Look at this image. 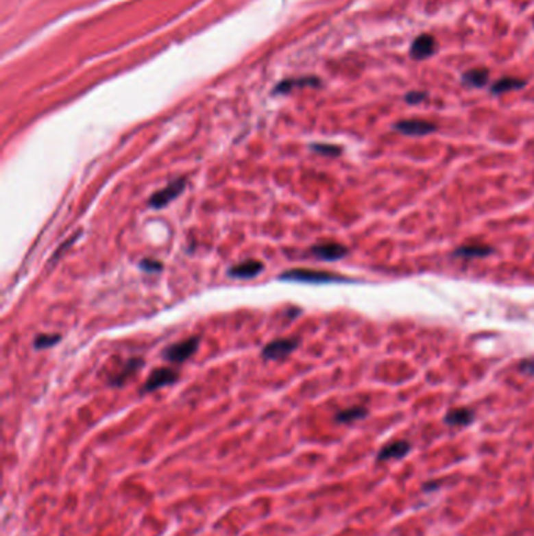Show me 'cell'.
<instances>
[{"label":"cell","instance_id":"8992f818","mask_svg":"<svg viewBox=\"0 0 534 536\" xmlns=\"http://www.w3.org/2000/svg\"><path fill=\"white\" fill-rule=\"evenodd\" d=\"M185 185H186L185 179L174 180V182L169 184L168 187H165L163 190H158L157 193L152 196V198L149 199V206L154 207V209H160V207H165L167 204H169V202L178 198L182 191H184Z\"/></svg>","mask_w":534,"mask_h":536},{"label":"cell","instance_id":"d6986e66","mask_svg":"<svg viewBox=\"0 0 534 536\" xmlns=\"http://www.w3.org/2000/svg\"><path fill=\"white\" fill-rule=\"evenodd\" d=\"M426 97H428V93H425V91H409L404 96V101L407 103H411V106H415V103H420V102L425 101Z\"/></svg>","mask_w":534,"mask_h":536},{"label":"cell","instance_id":"7a4b0ae2","mask_svg":"<svg viewBox=\"0 0 534 536\" xmlns=\"http://www.w3.org/2000/svg\"><path fill=\"white\" fill-rule=\"evenodd\" d=\"M197 347H199V339L197 337H190L185 339V341H180L178 343H173L171 347H168L163 352V358L169 361V363H175L180 364L191 358L193 354L196 353Z\"/></svg>","mask_w":534,"mask_h":536},{"label":"cell","instance_id":"44dd1931","mask_svg":"<svg viewBox=\"0 0 534 536\" xmlns=\"http://www.w3.org/2000/svg\"><path fill=\"white\" fill-rule=\"evenodd\" d=\"M140 267H141L145 271H160L162 268H163L160 262L152 260V259H145V260H141Z\"/></svg>","mask_w":534,"mask_h":536},{"label":"cell","instance_id":"6da1fadb","mask_svg":"<svg viewBox=\"0 0 534 536\" xmlns=\"http://www.w3.org/2000/svg\"><path fill=\"white\" fill-rule=\"evenodd\" d=\"M280 280H287V281H296V282H311V284H329V282H350V280H346L343 276L334 275V273H328V271H313V270H301V268H296V270H291L280 275Z\"/></svg>","mask_w":534,"mask_h":536},{"label":"cell","instance_id":"4fadbf2b","mask_svg":"<svg viewBox=\"0 0 534 536\" xmlns=\"http://www.w3.org/2000/svg\"><path fill=\"white\" fill-rule=\"evenodd\" d=\"M489 82V71L486 68H475L462 74V84L472 88H483Z\"/></svg>","mask_w":534,"mask_h":536},{"label":"cell","instance_id":"30bf717a","mask_svg":"<svg viewBox=\"0 0 534 536\" xmlns=\"http://www.w3.org/2000/svg\"><path fill=\"white\" fill-rule=\"evenodd\" d=\"M263 265L258 260H245L239 265H234L229 270V275L234 278H240V280H251L256 278L258 273H262Z\"/></svg>","mask_w":534,"mask_h":536},{"label":"cell","instance_id":"ac0fdd59","mask_svg":"<svg viewBox=\"0 0 534 536\" xmlns=\"http://www.w3.org/2000/svg\"><path fill=\"white\" fill-rule=\"evenodd\" d=\"M312 149L326 156H339L340 152H342V149H340L339 146H334V145H313Z\"/></svg>","mask_w":534,"mask_h":536},{"label":"cell","instance_id":"7c38bea8","mask_svg":"<svg viewBox=\"0 0 534 536\" xmlns=\"http://www.w3.org/2000/svg\"><path fill=\"white\" fill-rule=\"evenodd\" d=\"M444 420L450 426H469L475 420V413L469 408H456L448 411Z\"/></svg>","mask_w":534,"mask_h":536},{"label":"cell","instance_id":"ffe728a7","mask_svg":"<svg viewBox=\"0 0 534 536\" xmlns=\"http://www.w3.org/2000/svg\"><path fill=\"white\" fill-rule=\"evenodd\" d=\"M519 370L524 375L534 376V358H526L519 364Z\"/></svg>","mask_w":534,"mask_h":536},{"label":"cell","instance_id":"ba28073f","mask_svg":"<svg viewBox=\"0 0 534 536\" xmlns=\"http://www.w3.org/2000/svg\"><path fill=\"white\" fill-rule=\"evenodd\" d=\"M309 253L315 257V259L332 262L343 259V257L348 254V248H345V246L340 243H321L311 248Z\"/></svg>","mask_w":534,"mask_h":536},{"label":"cell","instance_id":"9c48e42d","mask_svg":"<svg viewBox=\"0 0 534 536\" xmlns=\"http://www.w3.org/2000/svg\"><path fill=\"white\" fill-rule=\"evenodd\" d=\"M411 452V444L407 441H393L384 446L378 453V461H389V459H401Z\"/></svg>","mask_w":534,"mask_h":536},{"label":"cell","instance_id":"5bb4252c","mask_svg":"<svg viewBox=\"0 0 534 536\" xmlns=\"http://www.w3.org/2000/svg\"><path fill=\"white\" fill-rule=\"evenodd\" d=\"M525 85H526L525 80H520L515 77H503L495 82V84L491 86V93L492 95H503V93L524 88Z\"/></svg>","mask_w":534,"mask_h":536},{"label":"cell","instance_id":"e0dca14e","mask_svg":"<svg viewBox=\"0 0 534 536\" xmlns=\"http://www.w3.org/2000/svg\"><path fill=\"white\" fill-rule=\"evenodd\" d=\"M60 341L58 334H41L35 339V348H49Z\"/></svg>","mask_w":534,"mask_h":536},{"label":"cell","instance_id":"5b68a950","mask_svg":"<svg viewBox=\"0 0 534 536\" xmlns=\"http://www.w3.org/2000/svg\"><path fill=\"white\" fill-rule=\"evenodd\" d=\"M393 129L396 132L407 135V136H425L433 132H436L437 125L423 119H404V121H398Z\"/></svg>","mask_w":534,"mask_h":536},{"label":"cell","instance_id":"277c9868","mask_svg":"<svg viewBox=\"0 0 534 536\" xmlns=\"http://www.w3.org/2000/svg\"><path fill=\"white\" fill-rule=\"evenodd\" d=\"M300 345V341L296 337L291 339H278V341H273L271 343L263 348L262 356L265 359H282L285 356H289L290 353H293L296 348Z\"/></svg>","mask_w":534,"mask_h":536},{"label":"cell","instance_id":"52a82bcc","mask_svg":"<svg viewBox=\"0 0 534 536\" xmlns=\"http://www.w3.org/2000/svg\"><path fill=\"white\" fill-rule=\"evenodd\" d=\"M178 378H179L178 370L168 369V367L156 369L151 374L149 378H147L145 387H143V391H145V392L157 391V389H160V387H163V386L173 385V382Z\"/></svg>","mask_w":534,"mask_h":536},{"label":"cell","instance_id":"2e32d148","mask_svg":"<svg viewBox=\"0 0 534 536\" xmlns=\"http://www.w3.org/2000/svg\"><path fill=\"white\" fill-rule=\"evenodd\" d=\"M141 365H143V361H141V359H136V358H135V359H130L129 363H128V365H125V367H124V370L121 371V374H119L118 376H114V378L112 380V382H113L114 386L124 385V382L128 381L132 375H135L136 371L140 370Z\"/></svg>","mask_w":534,"mask_h":536},{"label":"cell","instance_id":"3957f363","mask_svg":"<svg viewBox=\"0 0 534 536\" xmlns=\"http://www.w3.org/2000/svg\"><path fill=\"white\" fill-rule=\"evenodd\" d=\"M437 51V41L433 35L423 34L418 35L414 41H412L411 49H409V56L412 60H417V62H422V60H426L429 57H433Z\"/></svg>","mask_w":534,"mask_h":536},{"label":"cell","instance_id":"9a60e30c","mask_svg":"<svg viewBox=\"0 0 534 536\" xmlns=\"http://www.w3.org/2000/svg\"><path fill=\"white\" fill-rule=\"evenodd\" d=\"M368 411L365 408L362 406H353V408H348V409H343V411H340L337 415H335V420L340 424H351V422H356V420H361L363 417H367Z\"/></svg>","mask_w":534,"mask_h":536},{"label":"cell","instance_id":"8fae6325","mask_svg":"<svg viewBox=\"0 0 534 536\" xmlns=\"http://www.w3.org/2000/svg\"><path fill=\"white\" fill-rule=\"evenodd\" d=\"M494 249L491 246L486 245H465V246H459L458 249L453 251L454 257H459V259H481V257H487L489 254H492Z\"/></svg>","mask_w":534,"mask_h":536}]
</instances>
